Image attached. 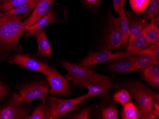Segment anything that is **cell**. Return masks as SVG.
Returning a JSON list of instances; mask_svg holds the SVG:
<instances>
[{"label":"cell","instance_id":"1","mask_svg":"<svg viewBox=\"0 0 159 119\" xmlns=\"http://www.w3.org/2000/svg\"><path fill=\"white\" fill-rule=\"evenodd\" d=\"M21 15L0 17V62L7 60L12 51H21L19 42L25 32Z\"/></svg>","mask_w":159,"mask_h":119},{"label":"cell","instance_id":"2","mask_svg":"<svg viewBox=\"0 0 159 119\" xmlns=\"http://www.w3.org/2000/svg\"><path fill=\"white\" fill-rule=\"evenodd\" d=\"M129 87L137 105L142 111L141 119H156L152 112V106L154 102L159 101V94L138 82L129 83Z\"/></svg>","mask_w":159,"mask_h":119},{"label":"cell","instance_id":"3","mask_svg":"<svg viewBox=\"0 0 159 119\" xmlns=\"http://www.w3.org/2000/svg\"><path fill=\"white\" fill-rule=\"evenodd\" d=\"M86 99L85 95L71 99H59L53 96L48 97L45 102L47 119H59Z\"/></svg>","mask_w":159,"mask_h":119},{"label":"cell","instance_id":"4","mask_svg":"<svg viewBox=\"0 0 159 119\" xmlns=\"http://www.w3.org/2000/svg\"><path fill=\"white\" fill-rule=\"evenodd\" d=\"M49 88L47 80L36 82L22 86L20 89V95L16 93L12 98L19 103L26 102L28 104H31L35 99L40 98L42 103L45 104Z\"/></svg>","mask_w":159,"mask_h":119},{"label":"cell","instance_id":"5","mask_svg":"<svg viewBox=\"0 0 159 119\" xmlns=\"http://www.w3.org/2000/svg\"><path fill=\"white\" fill-rule=\"evenodd\" d=\"M61 64L67 71L65 78L72 81V84L76 87L86 88L95 74L94 69L91 66L86 67L65 61H61Z\"/></svg>","mask_w":159,"mask_h":119},{"label":"cell","instance_id":"6","mask_svg":"<svg viewBox=\"0 0 159 119\" xmlns=\"http://www.w3.org/2000/svg\"><path fill=\"white\" fill-rule=\"evenodd\" d=\"M121 41L122 34L119 18L115 17L110 12L107 31L103 37L101 48L102 50H113L120 46Z\"/></svg>","mask_w":159,"mask_h":119},{"label":"cell","instance_id":"7","mask_svg":"<svg viewBox=\"0 0 159 119\" xmlns=\"http://www.w3.org/2000/svg\"><path fill=\"white\" fill-rule=\"evenodd\" d=\"M44 74L51 88L49 93L58 96L68 97L70 96V87L67 80L56 69L50 67Z\"/></svg>","mask_w":159,"mask_h":119},{"label":"cell","instance_id":"8","mask_svg":"<svg viewBox=\"0 0 159 119\" xmlns=\"http://www.w3.org/2000/svg\"><path fill=\"white\" fill-rule=\"evenodd\" d=\"M10 63L34 71L39 72L45 74L49 70V66L46 63L40 59L32 57L27 54H14L11 57Z\"/></svg>","mask_w":159,"mask_h":119},{"label":"cell","instance_id":"9","mask_svg":"<svg viewBox=\"0 0 159 119\" xmlns=\"http://www.w3.org/2000/svg\"><path fill=\"white\" fill-rule=\"evenodd\" d=\"M125 11L129 28V40L141 36L143 34L144 29L149 25L150 20L144 12L136 14L125 10Z\"/></svg>","mask_w":159,"mask_h":119},{"label":"cell","instance_id":"10","mask_svg":"<svg viewBox=\"0 0 159 119\" xmlns=\"http://www.w3.org/2000/svg\"><path fill=\"white\" fill-rule=\"evenodd\" d=\"M112 81L109 76L94 74L90 84L87 87L88 92L85 95L87 99L97 96L110 88Z\"/></svg>","mask_w":159,"mask_h":119},{"label":"cell","instance_id":"11","mask_svg":"<svg viewBox=\"0 0 159 119\" xmlns=\"http://www.w3.org/2000/svg\"><path fill=\"white\" fill-rule=\"evenodd\" d=\"M11 98L8 106L0 111V119H26L30 115V109Z\"/></svg>","mask_w":159,"mask_h":119},{"label":"cell","instance_id":"12","mask_svg":"<svg viewBox=\"0 0 159 119\" xmlns=\"http://www.w3.org/2000/svg\"><path fill=\"white\" fill-rule=\"evenodd\" d=\"M125 53H113L111 50H101L94 53H90L81 62L80 65L86 67H90L97 64L120 57L124 56Z\"/></svg>","mask_w":159,"mask_h":119},{"label":"cell","instance_id":"13","mask_svg":"<svg viewBox=\"0 0 159 119\" xmlns=\"http://www.w3.org/2000/svg\"><path fill=\"white\" fill-rule=\"evenodd\" d=\"M138 57V54H134L126 52L124 56L113 59V62L110 66V69L120 73L129 72Z\"/></svg>","mask_w":159,"mask_h":119},{"label":"cell","instance_id":"14","mask_svg":"<svg viewBox=\"0 0 159 119\" xmlns=\"http://www.w3.org/2000/svg\"><path fill=\"white\" fill-rule=\"evenodd\" d=\"M54 1L55 0H40L31 16L24 22L25 29L34 24L39 19L47 14Z\"/></svg>","mask_w":159,"mask_h":119},{"label":"cell","instance_id":"15","mask_svg":"<svg viewBox=\"0 0 159 119\" xmlns=\"http://www.w3.org/2000/svg\"><path fill=\"white\" fill-rule=\"evenodd\" d=\"M56 22V16L53 11H50L43 17L34 24L30 27L26 28V31H27L25 38L29 36L35 35L38 32L45 29L47 26L51 24L55 23Z\"/></svg>","mask_w":159,"mask_h":119},{"label":"cell","instance_id":"16","mask_svg":"<svg viewBox=\"0 0 159 119\" xmlns=\"http://www.w3.org/2000/svg\"><path fill=\"white\" fill-rule=\"evenodd\" d=\"M45 31V29H43L35 35L38 46V52L36 54V56L44 57H52V49L46 36Z\"/></svg>","mask_w":159,"mask_h":119},{"label":"cell","instance_id":"17","mask_svg":"<svg viewBox=\"0 0 159 119\" xmlns=\"http://www.w3.org/2000/svg\"><path fill=\"white\" fill-rule=\"evenodd\" d=\"M151 43L143 34L129 40L126 46V52L131 54H138L139 52L149 47Z\"/></svg>","mask_w":159,"mask_h":119},{"label":"cell","instance_id":"18","mask_svg":"<svg viewBox=\"0 0 159 119\" xmlns=\"http://www.w3.org/2000/svg\"><path fill=\"white\" fill-rule=\"evenodd\" d=\"M159 62V59L151 55L138 54V57L129 72L144 69Z\"/></svg>","mask_w":159,"mask_h":119},{"label":"cell","instance_id":"19","mask_svg":"<svg viewBox=\"0 0 159 119\" xmlns=\"http://www.w3.org/2000/svg\"><path fill=\"white\" fill-rule=\"evenodd\" d=\"M40 0H31L23 5L15 8L9 11L2 14V15H23L24 17L32 14Z\"/></svg>","mask_w":159,"mask_h":119},{"label":"cell","instance_id":"20","mask_svg":"<svg viewBox=\"0 0 159 119\" xmlns=\"http://www.w3.org/2000/svg\"><path fill=\"white\" fill-rule=\"evenodd\" d=\"M124 6H120L118 14L120 30L122 34V41L120 45L122 48H125L126 46L129 36V26Z\"/></svg>","mask_w":159,"mask_h":119},{"label":"cell","instance_id":"21","mask_svg":"<svg viewBox=\"0 0 159 119\" xmlns=\"http://www.w3.org/2000/svg\"><path fill=\"white\" fill-rule=\"evenodd\" d=\"M142 116V111L137 105L130 101L124 105L121 113L122 119H139Z\"/></svg>","mask_w":159,"mask_h":119},{"label":"cell","instance_id":"22","mask_svg":"<svg viewBox=\"0 0 159 119\" xmlns=\"http://www.w3.org/2000/svg\"><path fill=\"white\" fill-rule=\"evenodd\" d=\"M151 44H159V28L157 27L153 20L144 29L143 34Z\"/></svg>","mask_w":159,"mask_h":119},{"label":"cell","instance_id":"23","mask_svg":"<svg viewBox=\"0 0 159 119\" xmlns=\"http://www.w3.org/2000/svg\"><path fill=\"white\" fill-rule=\"evenodd\" d=\"M31 0H0V12L5 13Z\"/></svg>","mask_w":159,"mask_h":119},{"label":"cell","instance_id":"24","mask_svg":"<svg viewBox=\"0 0 159 119\" xmlns=\"http://www.w3.org/2000/svg\"><path fill=\"white\" fill-rule=\"evenodd\" d=\"M142 78L146 82L153 78L159 76V62L153 65L142 70L141 73Z\"/></svg>","mask_w":159,"mask_h":119},{"label":"cell","instance_id":"25","mask_svg":"<svg viewBox=\"0 0 159 119\" xmlns=\"http://www.w3.org/2000/svg\"><path fill=\"white\" fill-rule=\"evenodd\" d=\"M150 2V0H129L132 10L136 14L144 12L148 8Z\"/></svg>","mask_w":159,"mask_h":119},{"label":"cell","instance_id":"26","mask_svg":"<svg viewBox=\"0 0 159 119\" xmlns=\"http://www.w3.org/2000/svg\"><path fill=\"white\" fill-rule=\"evenodd\" d=\"M28 119H47V108L46 104H40L34 110L31 115H29Z\"/></svg>","mask_w":159,"mask_h":119},{"label":"cell","instance_id":"27","mask_svg":"<svg viewBox=\"0 0 159 119\" xmlns=\"http://www.w3.org/2000/svg\"><path fill=\"white\" fill-rule=\"evenodd\" d=\"M113 99L115 103H120V104L124 105L126 103L131 101V97L127 91L122 89L115 93Z\"/></svg>","mask_w":159,"mask_h":119},{"label":"cell","instance_id":"28","mask_svg":"<svg viewBox=\"0 0 159 119\" xmlns=\"http://www.w3.org/2000/svg\"><path fill=\"white\" fill-rule=\"evenodd\" d=\"M159 10V0H150L147 11L144 13L151 21L156 16Z\"/></svg>","mask_w":159,"mask_h":119},{"label":"cell","instance_id":"29","mask_svg":"<svg viewBox=\"0 0 159 119\" xmlns=\"http://www.w3.org/2000/svg\"><path fill=\"white\" fill-rule=\"evenodd\" d=\"M102 118L103 119H118V113L116 108L111 106L106 107L102 111Z\"/></svg>","mask_w":159,"mask_h":119},{"label":"cell","instance_id":"30","mask_svg":"<svg viewBox=\"0 0 159 119\" xmlns=\"http://www.w3.org/2000/svg\"><path fill=\"white\" fill-rule=\"evenodd\" d=\"M138 54H147L159 59V44H151L149 47L144 49Z\"/></svg>","mask_w":159,"mask_h":119},{"label":"cell","instance_id":"31","mask_svg":"<svg viewBox=\"0 0 159 119\" xmlns=\"http://www.w3.org/2000/svg\"><path fill=\"white\" fill-rule=\"evenodd\" d=\"M102 0H83V4L88 9L99 8Z\"/></svg>","mask_w":159,"mask_h":119},{"label":"cell","instance_id":"32","mask_svg":"<svg viewBox=\"0 0 159 119\" xmlns=\"http://www.w3.org/2000/svg\"><path fill=\"white\" fill-rule=\"evenodd\" d=\"M89 116V111L88 109H84L77 114L74 119H88Z\"/></svg>","mask_w":159,"mask_h":119},{"label":"cell","instance_id":"33","mask_svg":"<svg viewBox=\"0 0 159 119\" xmlns=\"http://www.w3.org/2000/svg\"><path fill=\"white\" fill-rule=\"evenodd\" d=\"M8 90L4 85L0 82V101L8 94Z\"/></svg>","mask_w":159,"mask_h":119},{"label":"cell","instance_id":"34","mask_svg":"<svg viewBox=\"0 0 159 119\" xmlns=\"http://www.w3.org/2000/svg\"><path fill=\"white\" fill-rule=\"evenodd\" d=\"M152 112L156 118L159 117V101H155L152 104Z\"/></svg>","mask_w":159,"mask_h":119},{"label":"cell","instance_id":"35","mask_svg":"<svg viewBox=\"0 0 159 119\" xmlns=\"http://www.w3.org/2000/svg\"><path fill=\"white\" fill-rule=\"evenodd\" d=\"M147 82L152 86L153 87L158 88L159 87V77H156V78H153V79H151L147 81Z\"/></svg>","mask_w":159,"mask_h":119},{"label":"cell","instance_id":"36","mask_svg":"<svg viewBox=\"0 0 159 119\" xmlns=\"http://www.w3.org/2000/svg\"><path fill=\"white\" fill-rule=\"evenodd\" d=\"M112 1L114 10L118 13L120 7V0H112Z\"/></svg>","mask_w":159,"mask_h":119},{"label":"cell","instance_id":"37","mask_svg":"<svg viewBox=\"0 0 159 119\" xmlns=\"http://www.w3.org/2000/svg\"><path fill=\"white\" fill-rule=\"evenodd\" d=\"M127 0H120V6H124Z\"/></svg>","mask_w":159,"mask_h":119},{"label":"cell","instance_id":"38","mask_svg":"<svg viewBox=\"0 0 159 119\" xmlns=\"http://www.w3.org/2000/svg\"><path fill=\"white\" fill-rule=\"evenodd\" d=\"M2 15V13H1V12H0V16Z\"/></svg>","mask_w":159,"mask_h":119}]
</instances>
